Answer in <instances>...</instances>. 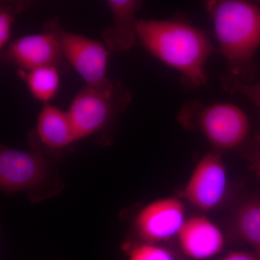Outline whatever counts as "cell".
Here are the masks:
<instances>
[{"instance_id": "18", "label": "cell", "mask_w": 260, "mask_h": 260, "mask_svg": "<svg viewBox=\"0 0 260 260\" xmlns=\"http://www.w3.org/2000/svg\"><path fill=\"white\" fill-rule=\"evenodd\" d=\"M221 260H260V257L254 251H233L224 256Z\"/></svg>"}, {"instance_id": "16", "label": "cell", "mask_w": 260, "mask_h": 260, "mask_svg": "<svg viewBox=\"0 0 260 260\" xmlns=\"http://www.w3.org/2000/svg\"><path fill=\"white\" fill-rule=\"evenodd\" d=\"M225 90L247 98L257 109L260 117V80L256 83H244L239 80L220 78Z\"/></svg>"}, {"instance_id": "3", "label": "cell", "mask_w": 260, "mask_h": 260, "mask_svg": "<svg viewBox=\"0 0 260 260\" xmlns=\"http://www.w3.org/2000/svg\"><path fill=\"white\" fill-rule=\"evenodd\" d=\"M178 119L188 129L200 130L220 151L240 148L250 132L247 114L230 103L205 104L190 101L181 108Z\"/></svg>"}, {"instance_id": "7", "label": "cell", "mask_w": 260, "mask_h": 260, "mask_svg": "<svg viewBox=\"0 0 260 260\" xmlns=\"http://www.w3.org/2000/svg\"><path fill=\"white\" fill-rule=\"evenodd\" d=\"M226 186L225 164L220 154L212 152L200 159L181 194L194 206L208 211L222 201Z\"/></svg>"}, {"instance_id": "13", "label": "cell", "mask_w": 260, "mask_h": 260, "mask_svg": "<svg viewBox=\"0 0 260 260\" xmlns=\"http://www.w3.org/2000/svg\"><path fill=\"white\" fill-rule=\"evenodd\" d=\"M18 72L37 100L48 104L55 96L59 90L61 74L56 68L45 67L29 71L18 70Z\"/></svg>"}, {"instance_id": "5", "label": "cell", "mask_w": 260, "mask_h": 260, "mask_svg": "<svg viewBox=\"0 0 260 260\" xmlns=\"http://www.w3.org/2000/svg\"><path fill=\"white\" fill-rule=\"evenodd\" d=\"M132 99L129 89L118 81L108 92L84 87L75 95L68 111L77 140L96 134L107 127L125 110Z\"/></svg>"}, {"instance_id": "14", "label": "cell", "mask_w": 260, "mask_h": 260, "mask_svg": "<svg viewBox=\"0 0 260 260\" xmlns=\"http://www.w3.org/2000/svg\"><path fill=\"white\" fill-rule=\"evenodd\" d=\"M235 229L239 237L252 246L260 257V199L244 202L237 210Z\"/></svg>"}, {"instance_id": "19", "label": "cell", "mask_w": 260, "mask_h": 260, "mask_svg": "<svg viewBox=\"0 0 260 260\" xmlns=\"http://www.w3.org/2000/svg\"><path fill=\"white\" fill-rule=\"evenodd\" d=\"M255 140L256 143H257L258 146H259V171L260 174V133H257V134L255 135Z\"/></svg>"}, {"instance_id": "1", "label": "cell", "mask_w": 260, "mask_h": 260, "mask_svg": "<svg viewBox=\"0 0 260 260\" xmlns=\"http://www.w3.org/2000/svg\"><path fill=\"white\" fill-rule=\"evenodd\" d=\"M138 39L152 54L181 75L188 88L207 83V61L213 51L209 37L185 19L138 21Z\"/></svg>"}, {"instance_id": "6", "label": "cell", "mask_w": 260, "mask_h": 260, "mask_svg": "<svg viewBox=\"0 0 260 260\" xmlns=\"http://www.w3.org/2000/svg\"><path fill=\"white\" fill-rule=\"evenodd\" d=\"M1 61L23 71L45 67L56 68L61 73H68L70 70L55 35L45 30L10 43L1 51Z\"/></svg>"}, {"instance_id": "2", "label": "cell", "mask_w": 260, "mask_h": 260, "mask_svg": "<svg viewBox=\"0 0 260 260\" xmlns=\"http://www.w3.org/2000/svg\"><path fill=\"white\" fill-rule=\"evenodd\" d=\"M205 8L226 61L221 78L250 83L256 73L254 56L260 48V8L243 0H211Z\"/></svg>"}, {"instance_id": "15", "label": "cell", "mask_w": 260, "mask_h": 260, "mask_svg": "<svg viewBox=\"0 0 260 260\" xmlns=\"http://www.w3.org/2000/svg\"><path fill=\"white\" fill-rule=\"evenodd\" d=\"M30 1H1L0 4V49L3 50L11 36L15 15L28 9Z\"/></svg>"}, {"instance_id": "11", "label": "cell", "mask_w": 260, "mask_h": 260, "mask_svg": "<svg viewBox=\"0 0 260 260\" xmlns=\"http://www.w3.org/2000/svg\"><path fill=\"white\" fill-rule=\"evenodd\" d=\"M113 24L102 32V37L108 49L115 51H129L138 39L139 20L136 14L141 8L140 0H108Z\"/></svg>"}, {"instance_id": "4", "label": "cell", "mask_w": 260, "mask_h": 260, "mask_svg": "<svg viewBox=\"0 0 260 260\" xmlns=\"http://www.w3.org/2000/svg\"><path fill=\"white\" fill-rule=\"evenodd\" d=\"M42 30L55 35L65 59L85 80L87 86L100 92L113 90L116 81L108 78L109 53L103 43L67 31L56 19L44 23Z\"/></svg>"}, {"instance_id": "17", "label": "cell", "mask_w": 260, "mask_h": 260, "mask_svg": "<svg viewBox=\"0 0 260 260\" xmlns=\"http://www.w3.org/2000/svg\"><path fill=\"white\" fill-rule=\"evenodd\" d=\"M129 260H174L167 249L154 244L144 243L130 251Z\"/></svg>"}, {"instance_id": "12", "label": "cell", "mask_w": 260, "mask_h": 260, "mask_svg": "<svg viewBox=\"0 0 260 260\" xmlns=\"http://www.w3.org/2000/svg\"><path fill=\"white\" fill-rule=\"evenodd\" d=\"M36 133L39 141L53 150L68 148L78 140L68 111L49 104H44L39 113Z\"/></svg>"}, {"instance_id": "9", "label": "cell", "mask_w": 260, "mask_h": 260, "mask_svg": "<svg viewBox=\"0 0 260 260\" xmlns=\"http://www.w3.org/2000/svg\"><path fill=\"white\" fill-rule=\"evenodd\" d=\"M47 169V160L41 153L1 147L0 186L4 191H21L37 185Z\"/></svg>"}, {"instance_id": "8", "label": "cell", "mask_w": 260, "mask_h": 260, "mask_svg": "<svg viewBox=\"0 0 260 260\" xmlns=\"http://www.w3.org/2000/svg\"><path fill=\"white\" fill-rule=\"evenodd\" d=\"M185 210L177 198L159 199L145 205L135 219L138 235L145 243L155 244L177 236L185 222Z\"/></svg>"}, {"instance_id": "10", "label": "cell", "mask_w": 260, "mask_h": 260, "mask_svg": "<svg viewBox=\"0 0 260 260\" xmlns=\"http://www.w3.org/2000/svg\"><path fill=\"white\" fill-rule=\"evenodd\" d=\"M181 250L195 260L210 259L223 249L224 237L219 228L205 217L186 220L177 235Z\"/></svg>"}]
</instances>
